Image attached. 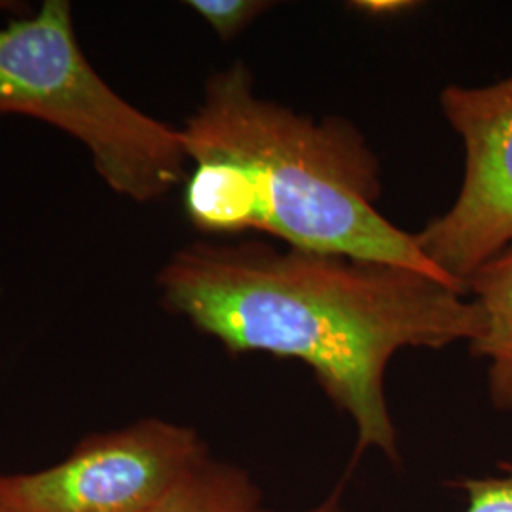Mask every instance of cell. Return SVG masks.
I'll return each instance as SVG.
<instances>
[{
	"instance_id": "6da1fadb",
	"label": "cell",
	"mask_w": 512,
	"mask_h": 512,
	"mask_svg": "<svg viewBox=\"0 0 512 512\" xmlns=\"http://www.w3.org/2000/svg\"><path fill=\"white\" fill-rule=\"evenodd\" d=\"M165 311L232 355L268 353L310 368L355 425L357 454L399 461L385 374L403 349L471 344L473 298L437 275L359 256L277 247L262 239H198L156 275Z\"/></svg>"
},
{
	"instance_id": "7a4b0ae2",
	"label": "cell",
	"mask_w": 512,
	"mask_h": 512,
	"mask_svg": "<svg viewBox=\"0 0 512 512\" xmlns=\"http://www.w3.org/2000/svg\"><path fill=\"white\" fill-rule=\"evenodd\" d=\"M181 133L184 217L203 238L262 234L448 279L378 209L382 164L365 135L342 116L319 120L258 95L247 63L209 74Z\"/></svg>"
},
{
	"instance_id": "3957f363",
	"label": "cell",
	"mask_w": 512,
	"mask_h": 512,
	"mask_svg": "<svg viewBox=\"0 0 512 512\" xmlns=\"http://www.w3.org/2000/svg\"><path fill=\"white\" fill-rule=\"evenodd\" d=\"M35 118L82 145L99 179L129 202H158L190 171L181 128L137 109L95 71L69 0L0 21V120Z\"/></svg>"
},
{
	"instance_id": "277c9868",
	"label": "cell",
	"mask_w": 512,
	"mask_h": 512,
	"mask_svg": "<svg viewBox=\"0 0 512 512\" xmlns=\"http://www.w3.org/2000/svg\"><path fill=\"white\" fill-rule=\"evenodd\" d=\"M209 456L200 433L162 418L93 433L37 473H0V512H148Z\"/></svg>"
},
{
	"instance_id": "5b68a950",
	"label": "cell",
	"mask_w": 512,
	"mask_h": 512,
	"mask_svg": "<svg viewBox=\"0 0 512 512\" xmlns=\"http://www.w3.org/2000/svg\"><path fill=\"white\" fill-rule=\"evenodd\" d=\"M439 101L463 143V181L452 205L414 239L433 268L465 289L512 243V74L484 86L450 84Z\"/></svg>"
},
{
	"instance_id": "8992f818",
	"label": "cell",
	"mask_w": 512,
	"mask_h": 512,
	"mask_svg": "<svg viewBox=\"0 0 512 512\" xmlns=\"http://www.w3.org/2000/svg\"><path fill=\"white\" fill-rule=\"evenodd\" d=\"M480 313V332L469 344L486 361L488 395L501 412H512V243L465 281Z\"/></svg>"
},
{
	"instance_id": "52a82bcc",
	"label": "cell",
	"mask_w": 512,
	"mask_h": 512,
	"mask_svg": "<svg viewBox=\"0 0 512 512\" xmlns=\"http://www.w3.org/2000/svg\"><path fill=\"white\" fill-rule=\"evenodd\" d=\"M148 512H264L262 495L238 465L205 456Z\"/></svg>"
},
{
	"instance_id": "ba28073f",
	"label": "cell",
	"mask_w": 512,
	"mask_h": 512,
	"mask_svg": "<svg viewBox=\"0 0 512 512\" xmlns=\"http://www.w3.org/2000/svg\"><path fill=\"white\" fill-rule=\"evenodd\" d=\"M186 6L209 25L222 40L232 42L245 33L256 19L274 8L266 0H188Z\"/></svg>"
},
{
	"instance_id": "9c48e42d",
	"label": "cell",
	"mask_w": 512,
	"mask_h": 512,
	"mask_svg": "<svg viewBox=\"0 0 512 512\" xmlns=\"http://www.w3.org/2000/svg\"><path fill=\"white\" fill-rule=\"evenodd\" d=\"M465 512H512V461L501 463L494 475L465 478Z\"/></svg>"
},
{
	"instance_id": "30bf717a",
	"label": "cell",
	"mask_w": 512,
	"mask_h": 512,
	"mask_svg": "<svg viewBox=\"0 0 512 512\" xmlns=\"http://www.w3.org/2000/svg\"><path fill=\"white\" fill-rule=\"evenodd\" d=\"M416 6H418V2H410V0H355V2H349V10L374 19L403 16V14L412 12Z\"/></svg>"
},
{
	"instance_id": "8fae6325",
	"label": "cell",
	"mask_w": 512,
	"mask_h": 512,
	"mask_svg": "<svg viewBox=\"0 0 512 512\" xmlns=\"http://www.w3.org/2000/svg\"><path fill=\"white\" fill-rule=\"evenodd\" d=\"M33 8L27 2L21 0H0V18H12V16H25Z\"/></svg>"
},
{
	"instance_id": "7c38bea8",
	"label": "cell",
	"mask_w": 512,
	"mask_h": 512,
	"mask_svg": "<svg viewBox=\"0 0 512 512\" xmlns=\"http://www.w3.org/2000/svg\"><path fill=\"white\" fill-rule=\"evenodd\" d=\"M308 512H342L340 497H338V494H332L325 503H321L319 507H315V509H311Z\"/></svg>"
}]
</instances>
